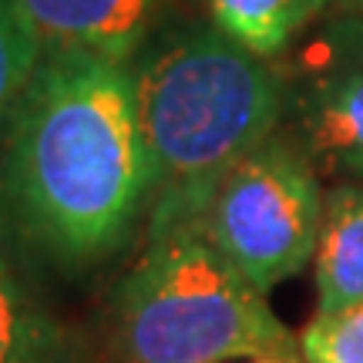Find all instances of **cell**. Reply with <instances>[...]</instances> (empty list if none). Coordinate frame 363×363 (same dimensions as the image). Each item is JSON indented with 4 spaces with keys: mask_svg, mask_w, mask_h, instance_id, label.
Instances as JSON below:
<instances>
[{
    "mask_svg": "<svg viewBox=\"0 0 363 363\" xmlns=\"http://www.w3.org/2000/svg\"><path fill=\"white\" fill-rule=\"evenodd\" d=\"M330 0H208V17L229 40L262 61L283 54Z\"/></svg>",
    "mask_w": 363,
    "mask_h": 363,
    "instance_id": "cell-9",
    "label": "cell"
},
{
    "mask_svg": "<svg viewBox=\"0 0 363 363\" xmlns=\"http://www.w3.org/2000/svg\"><path fill=\"white\" fill-rule=\"evenodd\" d=\"M286 111L313 169L363 182V17H343L303 48Z\"/></svg>",
    "mask_w": 363,
    "mask_h": 363,
    "instance_id": "cell-5",
    "label": "cell"
},
{
    "mask_svg": "<svg viewBox=\"0 0 363 363\" xmlns=\"http://www.w3.org/2000/svg\"><path fill=\"white\" fill-rule=\"evenodd\" d=\"M306 363H363V303L340 313H316L299 337Z\"/></svg>",
    "mask_w": 363,
    "mask_h": 363,
    "instance_id": "cell-11",
    "label": "cell"
},
{
    "mask_svg": "<svg viewBox=\"0 0 363 363\" xmlns=\"http://www.w3.org/2000/svg\"><path fill=\"white\" fill-rule=\"evenodd\" d=\"M323 202L310 158L276 131L222 179L202 233L259 293H269L316 256Z\"/></svg>",
    "mask_w": 363,
    "mask_h": 363,
    "instance_id": "cell-4",
    "label": "cell"
},
{
    "mask_svg": "<svg viewBox=\"0 0 363 363\" xmlns=\"http://www.w3.org/2000/svg\"><path fill=\"white\" fill-rule=\"evenodd\" d=\"M40 54H44V44L24 17L21 4L0 0V131L34 65L40 61Z\"/></svg>",
    "mask_w": 363,
    "mask_h": 363,
    "instance_id": "cell-10",
    "label": "cell"
},
{
    "mask_svg": "<svg viewBox=\"0 0 363 363\" xmlns=\"http://www.w3.org/2000/svg\"><path fill=\"white\" fill-rule=\"evenodd\" d=\"M360 4H363V0H360Z\"/></svg>",
    "mask_w": 363,
    "mask_h": 363,
    "instance_id": "cell-13",
    "label": "cell"
},
{
    "mask_svg": "<svg viewBox=\"0 0 363 363\" xmlns=\"http://www.w3.org/2000/svg\"><path fill=\"white\" fill-rule=\"evenodd\" d=\"M152 202L131 65L44 51L4 121L0 208L65 269L111 259Z\"/></svg>",
    "mask_w": 363,
    "mask_h": 363,
    "instance_id": "cell-1",
    "label": "cell"
},
{
    "mask_svg": "<svg viewBox=\"0 0 363 363\" xmlns=\"http://www.w3.org/2000/svg\"><path fill=\"white\" fill-rule=\"evenodd\" d=\"M313 266L316 313L363 303V182H340L326 192Z\"/></svg>",
    "mask_w": 363,
    "mask_h": 363,
    "instance_id": "cell-7",
    "label": "cell"
},
{
    "mask_svg": "<svg viewBox=\"0 0 363 363\" xmlns=\"http://www.w3.org/2000/svg\"><path fill=\"white\" fill-rule=\"evenodd\" d=\"M0 363H88L78 333L57 320L0 249Z\"/></svg>",
    "mask_w": 363,
    "mask_h": 363,
    "instance_id": "cell-8",
    "label": "cell"
},
{
    "mask_svg": "<svg viewBox=\"0 0 363 363\" xmlns=\"http://www.w3.org/2000/svg\"><path fill=\"white\" fill-rule=\"evenodd\" d=\"M128 65L152 162L145 235L202 225L222 179L279 128L283 78L216 24L169 27Z\"/></svg>",
    "mask_w": 363,
    "mask_h": 363,
    "instance_id": "cell-2",
    "label": "cell"
},
{
    "mask_svg": "<svg viewBox=\"0 0 363 363\" xmlns=\"http://www.w3.org/2000/svg\"><path fill=\"white\" fill-rule=\"evenodd\" d=\"M256 363H293V360H283V357H262V360H256Z\"/></svg>",
    "mask_w": 363,
    "mask_h": 363,
    "instance_id": "cell-12",
    "label": "cell"
},
{
    "mask_svg": "<svg viewBox=\"0 0 363 363\" xmlns=\"http://www.w3.org/2000/svg\"><path fill=\"white\" fill-rule=\"evenodd\" d=\"M44 51H84L128 65L169 0H17Z\"/></svg>",
    "mask_w": 363,
    "mask_h": 363,
    "instance_id": "cell-6",
    "label": "cell"
},
{
    "mask_svg": "<svg viewBox=\"0 0 363 363\" xmlns=\"http://www.w3.org/2000/svg\"><path fill=\"white\" fill-rule=\"evenodd\" d=\"M121 363H222L293 357V337L233 262L202 233L179 225L148 235L142 259L115 289Z\"/></svg>",
    "mask_w": 363,
    "mask_h": 363,
    "instance_id": "cell-3",
    "label": "cell"
}]
</instances>
